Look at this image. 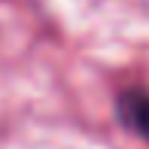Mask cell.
Wrapping results in <instances>:
<instances>
[{
    "label": "cell",
    "instance_id": "1",
    "mask_svg": "<svg viewBox=\"0 0 149 149\" xmlns=\"http://www.w3.org/2000/svg\"><path fill=\"white\" fill-rule=\"evenodd\" d=\"M116 116L128 131H134L137 137H143L149 143V91L143 88L122 91L116 97Z\"/></svg>",
    "mask_w": 149,
    "mask_h": 149
}]
</instances>
